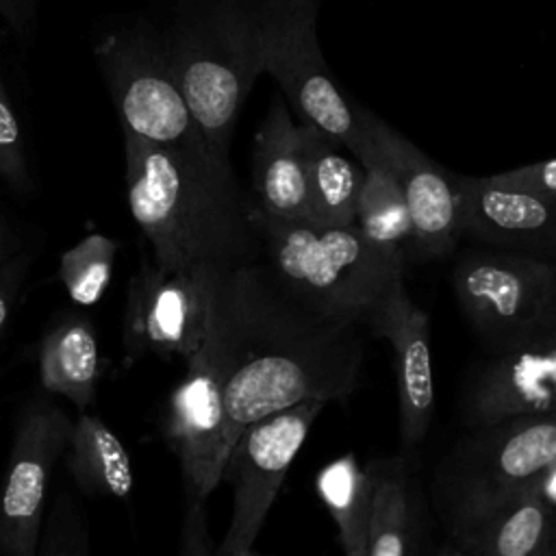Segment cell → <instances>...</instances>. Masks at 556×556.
Here are the masks:
<instances>
[{"mask_svg": "<svg viewBox=\"0 0 556 556\" xmlns=\"http://www.w3.org/2000/svg\"><path fill=\"white\" fill-rule=\"evenodd\" d=\"M506 178L521 182L547 198L556 200V156L547 161H536L523 167H515L508 172H502Z\"/></svg>", "mask_w": 556, "mask_h": 556, "instance_id": "cell-30", "label": "cell"}, {"mask_svg": "<svg viewBox=\"0 0 556 556\" xmlns=\"http://www.w3.org/2000/svg\"><path fill=\"white\" fill-rule=\"evenodd\" d=\"M219 269H167L141 258L126 289V361L143 354L193 358L211 330Z\"/></svg>", "mask_w": 556, "mask_h": 556, "instance_id": "cell-10", "label": "cell"}, {"mask_svg": "<svg viewBox=\"0 0 556 556\" xmlns=\"http://www.w3.org/2000/svg\"><path fill=\"white\" fill-rule=\"evenodd\" d=\"M72 419L46 397H33L13 434L11 456L0 489V552L37 556L50 473L65 454Z\"/></svg>", "mask_w": 556, "mask_h": 556, "instance_id": "cell-12", "label": "cell"}, {"mask_svg": "<svg viewBox=\"0 0 556 556\" xmlns=\"http://www.w3.org/2000/svg\"><path fill=\"white\" fill-rule=\"evenodd\" d=\"M458 308L486 354L556 330V263L526 252L465 254L450 276Z\"/></svg>", "mask_w": 556, "mask_h": 556, "instance_id": "cell-7", "label": "cell"}, {"mask_svg": "<svg viewBox=\"0 0 556 556\" xmlns=\"http://www.w3.org/2000/svg\"><path fill=\"white\" fill-rule=\"evenodd\" d=\"M254 204L280 219H308V178L304 124L295 122L289 102L278 93L254 137Z\"/></svg>", "mask_w": 556, "mask_h": 556, "instance_id": "cell-17", "label": "cell"}, {"mask_svg": "<svg viewBox=\"0 0 556 556\" xmlns=\"http://www.w3.org/2000/svg\"><path fill=\"white\" fill-rule=\"evenodd\" d=\"M0 178L17 193L30 191V174L22 130L0 78Z\"/></svg>", "mask_w": 556, "mask_h": 556, "instance_id": "cell-27", "label": "cell"}, {"mask_svg": "<svg viewBox=\"0 0 556 556\" xmlns=\"http://www.w3.org/2000/svg\"><path fill=\"white\" fill-rule=\"evenodd\" d=\"M328 402L311 397L252 421L235 441L222 480L232 489L228 528L217 556H250L267 513Z\"/></svg>", "mask_w": 556, "mask_h": 556, "instance_id": "cell-9", "label": "cell"}, {"mask_svg": "<svg viewBox=\"0 0 556 556\" xmlns=\"http://www.w3.org/2000/svg\"><path fill=\"white\" fill-rule=\"evenodd\" d=\"M39 0H0V17L22 41H28L37 22Z\"/></svg>", "mask_w": 556, "mask_h": 556, "instance_id": "cell-31", "label": "cell"}, {"mask_svg": "<svg viewBox=\"0 0 556 556\" xmlns=\"http://www.w3.org/2000/svg\"><path fill=\"white\" fill-rule=\"evenodd\" d=\"M547 556H556V528H554V534H552V543H549V554Z\"/></svg>", "mask_w": 556, "mask_h": 556, "instance_id": "cell-34", "label": "cell"}, {"mask_svg": "<svg viewBox=\"0 0 556 556\" xmlns=\"http://www.w3.org/2000/svg\"><path fill=\"white\" fill-rule=\"evenodd\" d=\"M119 243L106 235L91 232L61 254L59 278L78 306H93L106 293Z\"/></svg>", "mask_w": 556, "mask_h": 556, "instance_id": "cell-25", "label": "cell"}, {"mask_svg": "<svg viewBox=\"0 0 556 556\" xmlns=\"http://www.w3.org/2000/svg\"><path fill=\"white\" fill-rule=\"evenodd\" d=\"M556 413V330L476 363L460 387V415L473 428Z\"/></svg>", "mask_w": 556, "mask_h": 556, "instance_id": "cell-14", "label": "cell"}, {"mask_svg": "<svg viewBox=\"0 0 556 556\" xmlns=\"http://www.w3.org/2000/svg\"><path fill=\"white\" fill-rule=\"evenodd\" d=\"M321 0H254L263 74H269L300 122L319 128L354 156L361 150V130L354 104L337 87L317 39Z\"/></svg>", "mask_w": 556, "mask_h": 556, "instance_id": "cell-8", "label": "cell"}, {"mask_svg": "<svg viewBox=\"0 0 556 556\" xmlns=\"http://www.w3.org/2000/svg\"><path fill=\"white\" fill-rule=\"evenodd\" d=\"M556 458V413L473 428L437 465L432 497L447 539L534 484Z\"/></svg>", "mask_w": 556, "mask_h": 556, "instance_id": "cell-5", "label": "cell"}, {"mask_svg": "<svg viewBox=\"0 0 556 556\" xmlns=\"http://www.w3.org/2000/svg\"><path fill=\"white\" fill-rule=\"evenodd\" d=\"M367 330L393 348L397 428L402 445L410 450L424 441L437 410L430 317L410 300L404 280H400L374 311Z\"/></svg>", "mask_w": 556, "mask_h": 556, "instance_id": "cell-16", "label": "cell"}, {"mask_svg": "<svg viewBox=\"0 0 556 556\" xmlns=\"http://www.w3.org/2000/svg\"><path fill=\"white\" fill-rule=\"evenodd\" d=\"M169 59L213 156L230 165L239 111L263 74L254 0H172L163 26Z\"/></svg>", "mask_w": 556, "mask_h": 556, "instance_id": "cell-3", "label": "cell"}, {"mask_svg": "<svg viewBox=\"0 0 556 556\" xmlns=\"http://www.w3.org/2000/svg\"><path fill=\"white\" fill-rule=\"evenodd\" d=\"M20 248H22V245L17 243L15 235L11 232L9 224L4 222V217H2V213H0V265H2L9 256H13Z\"/></svg>", "mask_w": 556, "mask_h": 556, "instance_id": "cell-32", "label": "cell"}, {"mask_svg": "<svg viewBox=\"0 0 556 556\" xmlns=\"http://www.w3.org/2000/svg\"><path fill=\"white\" fill-rule=\"evenodd\" d=\"M102 363L93 324L85 315H67L56 321L39 345L41 387L87 408L98 391Z\"/></svg>", "mask_w": 556, "mask_h": 556, "instance_id": "cell-20", "label": "cell"}, {"mask_svg": "<svg viewBox=\"0 0 556 556\" xmlns=\"http://www.w3.org/2000/svg\"><path fill=\"white\" fill-rule=\"evenodd\" d=\"M65 465L76 486L89 497L126 500L132 493L130 454L98 415L83 413L72 421Z\"/></svg>", "mask_w": 556, "mask_h": 556, "instance_id": "cell-21", "label": "cell"}, {"mask_svg": "<svg viewBox=\"0 0 556 556\" xmlns=\"http://www.w3.org/2000/svg\"><path fill=\"white\" fill-rule=\"evenodd\" d=\"M367 556H406L419 552L426 534V506L415 469L404 454L374 458Z\"/></svg>", "mask_w": 556, "mask_h": 556, "instance_id": "cell-18", "label": "cell"}, {"mask_svg": "<svg viewBox=\"0 0 556 556\" xmlns=\"http://www.w3.org/2000/svg\"><path fill=\"white\" fill-rule=\"evenodd\" d=\"M463 235L526 254L556 252V200L500 174H454Z\"/></svg>", "mask_w": 556, "mask_h": 556, "instance_id": "cell-15", "label": "cell"}, {"mask_svg": "<svg viewBox=\"0 0 556 556\" xmlns=\"http://www.w3.org/2000/svg\"><path fill=\"white\" fill-rule=\"evenodd\" d=\"M556 528V506L539 480L484 519L447 539L445 554L463 556H547Z\"/></svg>", "mask_w": 556, "mask_h": 556, "instance_id": "cell-19", "label": "cell"}, {"mask_svg": "<svg viewBox=\"0 0 556 556\" xmlns=\"http://www.w3.org/2000/svg\"><path fill=\"white\" fill-rule=\"evenodd\" d=\"M124 135L163 146H206L178 85L163 26L130 20L93 43Z\"/></svg>", "mask_w": 556, "mask_h": 556, "instance_id": "cell-6", "label": "cell"}, {"mask_svg": "<svg viewBox=\"0 0 556 556\" xmlns=\"http://www.w3.org/2000/svg\"><path fill=\"white\" fill-rule=\"evenodd\" d=\"M539 484H541L545 497L556 506V458H554L552 465L543 471V476L539 478Z\"/></svg>", "mask_w": 556, "mask_h": 556, "instance_id": "cell-33", "label": "cell"}, {"mask_svg": "<svg viewBox=\"0 0 556 556\" xmlns=\"http://www.w3.org/2000/svg\"><path fill=\"white\" fill-rule=\"evenodd\" d=\"M304 124L308 222L319 226H356V204L365 180L361 163L343 156L332 139L308 122Z\"/></svg>", "mask_w": 556, "mask_h": 556, "instance_id": "cell-22", "label": "cell"}, {"mask_svg": "<svg viewBox=\"0 0 556 556\" xmlns=\"http://www.w3.org/2000/svg\"><path fill=\"white\" fill-rule=\"evenodd\" d=\"M33 256L26 248H20L13 256H9L0 265V339L4 334V328L13 315L15 302L22 293V287L28 278Z\"/></svg>", "mask_w": 556, "mask_h": 556, "instance_id": "cell-28", "label": "cell"}, {"mask_svg": "<svg viewBox=\"0 0 556 556\" xmlns=\"http://www.w3.org/2000/svg\"><path fill=\"white\" fill-rule=\"evenodd\" d=\"M315 491L330 513L337 541L348 556H367L371 473L352 452L330 460L315 476Z\"/></svg>", "mask_w": 556, "mask_h": 556, "instance_id": "cell-23", "label": "cell"}, {"mask_svg": "<svg viewBox=\"0 0 556 556\" xmlns=\"http://www.w3.org/2000/svg\"><path fill=\"white\" fill-rule=\"evenodd\" d=\"M369 330L315 313L265 265L217 271L206 341L224 367L226 441L302 400L345 402L361 382Z\"/></svg>", "mask_w": 556, "mask_h": 556, "instance_id": "cell-1", "label": "cell"}, {"mask_svg": "<svg viewBox=\"0 0 556 556\" xmlns=\"http://www.w3.org/2000/svg\"><path fill=\"white\" fill-rule=\"evenodd\" d=\"M163 437L178 458L185 508H206L230 454L226 441L224 367L208 341L187 361L163 410Z\"/></svg>", "mask_w": 556, "mask_h": 556, "instance_id": "cell-11", "label": "cell"}, {"mask_svg": "<svg viewBox=\"0 0 556 556\" xmlns=\"http://www.w3.org/2000/svg\"><path fill=\"white\" fill-rule=\"evenodd\" d=\"M180 556H213L217 554L211 532H208V513L206 508H185L182 528H180Z\"/></svg>", "mask_w": 556, "mask_h": 556, "instance_id": "cell-29", "label": "cell"}, {"mask_svg": "<svg viewBox=\"0 0 556 556\" xmlns=\"http://www.w3.org/2000/svg\"><path fill=\"white\" fill-rule=\"evenodd\" d=\"M126 200L167 269H235L263 261L254 198L243 193L232 165L204 146H163L124 135Z\"/></svg>", "mask_w": 556, "mask_h": 556, "instance_id": "cell-2", "label": "cell"}, {"mask_svg": "<svg viewBox=\"0 0 556 556\" xmlns=\"http://www.w3.org/2000/svg\"><path fill=\"white\" fill-rule=\"evenodd\" d=\"M89 534L85 517L74 497L63 491L54 497L52 508L41 526L37 556H87Z\"/></svg>", "mask_w": 556, "mask_h": 556, "instance_id": "cell-26", "label": "cell"}, {"mask_svg": "<svg viewBox=\"0 0 556 556\" xmlns=\"http://www.w3.org/2000/svg\"><path fill=\"white\" fill-rule=\"evenodd\" d=\"M263 261L278 282L319 315L358 321L404 280V252L371 243L356 226L280 219L254 204Z\"/></svg>", "mask_w": 556, "mask_h": 556, "instance_id": "cell-4", "label": "cell"}, {"mask_svg": "<svg viewBox=\"0 0 556 556\" xmlns=\"http://www.w3.org/2000/svg\"><path fill=\"white\" fill-rule=\"evenodd\" d=\"M361 150L374 154L397 180L408 204L413 241L421 256H445L463 237L460 195L454 174L445 172L437 161L421 152L408 137L397 132L371 111L354 104Z\"/></svg>", "mask_w": 556, "mask_h": 556, "instance_id": "cell-13", "label": "cell"}, {"mask_svg": "<svg viewBox=\"0 0 556 556\" xmlns=\"http://www.w3.org/2000/svg\"><path fill=\"white\" fill-rule=\"evenodd\" d=\"M358 163L365 180L356 204V228L371 243L404 252V245L413 241V224L397 180L374 154H363Z\"/></svg>", "mask_w": 556, "mask_h": 556, "instance_id": "cell-24", "label": "cell"}]
</instances>
